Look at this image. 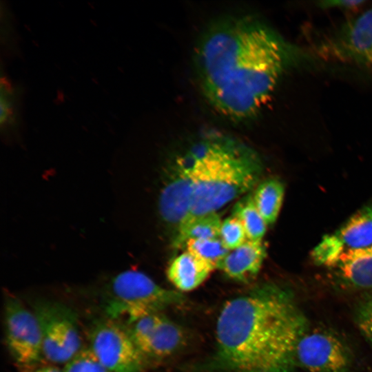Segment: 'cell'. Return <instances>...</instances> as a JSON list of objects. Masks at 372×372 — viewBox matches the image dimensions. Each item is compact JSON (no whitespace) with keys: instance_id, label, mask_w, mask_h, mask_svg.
<instances>
[{"instance_id":"obj_1","label":"cell","mask_w":372,"mask_h":372,"mask_svg":"<svg viewBox=\"0 0 372 372\" xmlns=\"http://www.w3.org/2000/svg\"><path fill=\"white\" fill-rule=\"evenodd\" d=\"M309 60L298 48L253 17L221 19L196 49L198 78L205 98L221 114L236 121L256 116L282 76Z\"/></svg>"},{"instance_id":"obj_2","label":"cell","mask_w":372,"mask_h":372,"mask_svg":"<svg viewBox=\"0 0 372 372\" xmlns=\"http://www.w3.org/2000/svg\"><path fill=\"white\" fill-rule=\"evenodd\" d=\"M309 328L289 289L260 285L223 305L216 361L231 372H294L297 344Z\"/></svg>"},{"instance_id":"obj_3","label":"cell","mask_w":372,"mask_h":372,"mask_svg":"<svg viewBox=\"0 0 372 372\" xmlns=\"http://www.w3.org/2000/svg\"><path fill=\"white\" fill-rule=\"evenodd\" d=\"M183 156L194 182L187 218L216 212L247 192L257 184L262 170L261 160L253 149L218 133L204 136Z\"/></svg>"},{"instance_id":"obj_4","label":"cell","mask_w":372,"mask_h":372,"mask_svg":"<svg viewBox=\"0 0 372 372\" xmlns=\"http://www.w3.org/2000/svg\"><path fill=\"white\" fill-rule=\"evenodd\" d=\"M185 298L180 292L161 287L141 271L128 269L118 273L108 283L105 311L108 318L117 320L126 317L129 323L180 304Z\"/></svg>"},{"instance_id":"obj_5","label":"cell","mask_w":372,"mask_h":372,"mask_svg":"<svg viewBox=\"0 0 372 372\" xmlns=\"http://www.w3.org/2000/svg\"><path fill=\"white\" fill-rule=\"evenodd\" d=\"M43 341V358L50 364H66L81 349L77 316L66 305L41 301L34 306Z\"/></svg>"},{"instance_id":"obj_6","label":"cell","mask_w":372,"mask_h":372,"mask_svg":"<svg viewBox=\"0 0 372 372\" xmlns=\"http://www.w3.org/2000/svg\"><path fill=\"white\" fill-rule=\"evenodd\" d=\"M317 52L324 59L372 72V8L348 19L322 39Z\"/></svg>"},{"instance_id":"obj_7","label":"cell","mask_w":372,"mask_h":372,"mask_svg":"<svg viewBox=\"0 0 372 372\" xmlns=\"http://www.w3.org/2000/svg\"><path fill=\"white\" fill-rule=\"evenodd\" d=\"M90 349L110 372H142L145 357L132 338L127 327L107 318L92 327Z\"/></svg>"},{"instance_id":"obj_8","label":"cell","mask_w":372,"mask_h":372,"mask_svg":"<svg viewBox=\"0 0 372 372\" xmlns=\"http://www.w3.org/2000/svg\"><path fill=\"white\" fill-rule=\"evenodd\" d=\"M297 367L308 372H349L353 354L336 333L309 328L300 338L296 349Z\"/></svg>"},{"instance_id":"obj_9","label":"cell","mask_w":372,"mask_h":372,"mask_svg":"<svg viewBox=\"0 0 372 372\" xmlns=\"http://www.w3.org/2000/svg\"><path fill=\"white\" fill-rule=\"evenodd\" d=\"M4 327L7 347L20 367L41 362L43 341L37 316L13 296L6 300Z\"/></svg>"},{"instance_id":"obj_10","label":"cell","mask_w":372,"mask_h":372,"mask_svg":"<svg viewBox=\"0 0 372 372\" xmlns=\"http://www.w3.org/2000/svg\"><path fill=\"white\" fill-rule=\"evenodd\" d=\"M172 171L160 193L158 211L162 220L177 231L189 216L194 182L189 165L183 156L177 158Z\"/></svg>"},{"instance_id":"obj_11","label":"cell","mask_w":372,"mask_h":372,"mask_svg":"<svg viewBox=\"0 0 372 372\" xmlns=\"http://www.w3.org/2000/svg\"><path fill=\"white\" fill-rule=\"evenodd\" d=\"M267 252L261 242L247 240L239 247L231 250L218 263L217 269L236 281L248 282L259 273Z\"/></svg>"},{"instance_id":"obj_12","label":"cell","mask_w":372,"mask_h":372,"mask_svg":"<svg viewBox=\"0 0 372 372\" xmlns=\"http://www.w3.org/2000/svg\"><path fill=\"white\" fill-rule=\"evenodd\" d=\"M330 269L334 277L346 287L372 289V245L344 251Z\"/></svg>"},{"instance_id":"obj_13","label":"cell","mask_w":372,"mask_h":372,"mask_svg":"<svg viewBox=\"0 0 372 372\" xmlns=\"http://www.w3.org/2000/svg\"><path fill=\"white\" fill-rule=\"evenodd\" d=\"M214 269L196 256L184 251L170 262L167 276L180 291H189L200 285Z\"/></svg>"},{"instance_id":"obj_14","label":"cell","mask_w":372,"mask_h":372,"mask_svg":"<svg viewBox=\"0 0 372 372\" xmlns=\"http://www.w3.org/2000/svg\"><path fill=\"white\" fill-rule=\"evenodd\" d=\"M345 251L372 245V200L355 212L333 232Z\"/></svg>"},{"instance_id":"obj_15","label":"cell","mask_w":372,"mask_h":372,"mask_svg":"<svg viewBox=\"0 0 372 372\" xmlns=\"http://www.w3.org/2000/svg\"><path fill=\"white\" fill-rule=\"evenodd\" d=\"M184 342L182 328L163 316L141 353L145 358H164L176 352Z\"/></svg>"},{"instance_id":"obj_16","label":"cell","mask_w":372,"mask_h":372,"mask_svg":"<svg viewBox=\"0 0 372 372\" xmlns=\"http://www.w3.org/2000/svg\"><path fill=\"white\" fill-rule=\"evenodd\" d=\"M285 196V185L274 178L261 181L252 195L254 204L267 225H273L279 215Z\"/></svg>"},{"instance_id":"obj_17","label":"cell","mask_w":372,"mask_h":372,"mask_svg":"<svg viewBox=\"0 0 372 372\" xmlns=\"http://www.w3.org/2000/svg\"><path fill=\"white\" fill-rule=\"evenodd\" d=\"M221 223L216 212L189 218L177 230L173 244L179 248L190 239L218 238Z\"/></svg>"},{"instance_id":"obj_18","label":"cell","mask_w":372,"mask_h":372,"mask_svg":"<svg viewBox=\"0 0 372 372\" xmlns=\"http://www.w3.org/2000/svg\"><path fill=\"white\" fill-rule=\"evenodd\" d=\"M232 216L242 224L247 240L261 242L267 225L257 209L251 194L247 195L234 205Z\"/></svg>"},{"instance_id":"obj_19","label":"cell","mask_w":372,"mask_h":372,"mask_svg":"<svg viewBox=\"0 0 372 372\" xmlns=\"http://www.w3.org/2000/svg\"><path fill=\"white\" fill-rule=\"evenodd\" d=\"M185 251L209 263L214 269L230 251L220 238L209 239H190L183 246Z\"/></svg>"},{"instance_id":"obj_20","label":"cell","mask_w":372,"mask_h":372,"mask_svg":"<svg viewBox=\"0 0 372 372\" xmlns=\"http://www.w3.org/2000/svg\"><path fill=\"white\" fill-rule=\"evenodd\" d=\"M345 251L334 233L325 235L313 248L311 256L316 265L332 267Z\"/></svg>"},{"instance_id":"obj_21","label":"cell","mask_w":372,"mask_h":372,"mask_svg":"<svg viewBox=\"0 0 372 372\" xmlns=\"http://www.w3.org/2000/svg\"><path fill=\"white\" fill-rule=\"evenodd\" d=\"M163 316L161 313H150L127 323L126 327L141 352Z\"/></svg>"},{"instance_id":"obj_22","label":"cell","mask_w":372,"mask_h":372,"mask_svg":"<svg viewBox=\"0 0 372 372\" xmlns=\"http://www.w3.org/2000/svg\"><path fill=\"white\" fill-rule=\"evenodd\" d=\"M220 238L230 251L239 247L247 240L242 224L232 215L222 221Z\"/></svg>"},{"instance_id":"obj_23","label":"cell","mask_w":372,"mask_h":372,"mask_svg":"<svg viewBox=\"0 0 372 372\" xmlns=\"http://www.w3.org/2000/svg\"><path fill=\"white\" fill-rule=\"evenodd\" d=\"M63 372H110L96 358L90 348L82 349L65 364Z\"/></svg>"},{"instance_id":"obj_24","label":"cell","mask_w":372,"mask_h":372,"mask_svg":"<svg viewBox=\"0 0 372 372\" xmlns=\"http://www.w3.org/2000/svg\"><path fill=\"white\" fill-rule=\"evenodd\" d=\"M355 322L363 337L372 346V297L358 303L355 311Z\"/></svg>"},{"instance_id":"obj_25","label":"cell","mask_w":372,"mask_h":372,"mask_svg":"<svg viewBox=\"0 0 372 372\" xmlns=\"http://www.w3.org/2000/svg\"><path fill=\"white\" fill-rule=\"evenodd\" d=\"M10 87L8 83L1 82V126L11 123L13 116V103L11 98Z\"/></svg>"},{"instance_id":"obj_26","label":"cell","mask_w":372,"mask_h":372,"mask_svg":"<svg viewBox=\"0 0 372 372\" xmlns=\"http://www.w3.org/2000/svg\"><path fill=\"white\" fill-rule=\"evenodd\" d=\"M364 3V1L360 0L322 1L318 3V6L322 8H338L349 10L357 8Z\"/></svg>"},{"instance_id":"obj_27","label":"cell","mask_w":372,"mask_h":372,"mask_svg":"<svg viewBox=\"0 0 372 372\" xmlns=\"http://www.w3.org/2000/svg\"><path fill=\"white\" fill-rule=\"evenodd\" d=\"M37 363L35 364L21 366L19 372H63L59 367L53 364H41Z\"/></svg>"}]
</instances>
